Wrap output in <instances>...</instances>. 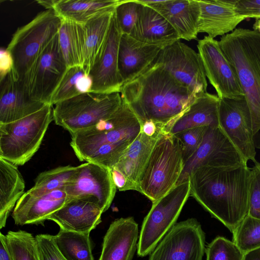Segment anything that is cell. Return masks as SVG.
I'll return each instance as SVG.
<instances>
[{
	"instance_id": "obj_1",
	"label": "cell",
	"mask_w": 260,
	"mask_h": 260,
	"mask_svg": "<svg viewBox=\"0 0 260 260\" xmlns=\"http://www.w3.org/2000/svg\"><path fill=\"white\" fill-rule=\"evenodd\" d=\"M252 178L247 165L202 166L189 177L190 195L233 233L248 214Z\"/></svg>"
},
{
	"instance_id": "obj_2",
	"label": "cell",
	"mask_w": 260,
	"mask_h": 260,
	"mask_svg": "<svg viewBox=\"0 0 260 260\" xmlns=\"http://www.w3.org/2000/svg\"><path fill=\"white\" fill-rule=\"evenodd\" d=\"M120 93L141 125L152 120L166 134L198 95L155 62L135 79L123 84Z\"/></svg>"
},
{
	"instance_id": "obj_3",
	"label": "cell",
	"mask_w": 260,
	"mask_h": 260,
	"mask_svg": "<svg viewBox=\"0 0 260 260\" xmlns=\"http://www.w3.org/2000/svg\"><path fill=\"white\" fill-rule=\"evenodd\" d=\"M141 126L136 115L122 101L109 118L71 135L70 145L80 161L112 169L140 134Z\"/></svg>"
},
{
	"instance_id": "obj_4",
	"label": "cell",
	"mask_w": 260,
	"mask_h": 260,
	"mask_svg": "<svg viewBox=\"0 0 260 260\" xmlns=\"http://www.w3.org/2000/svg\"><path fill=\"white\" fill-rule=\"evenodd\" d=\"M218 42L238 75L250 112L254 146L260 149V33L236 28Z\"/></svg>"
},
{
	"instance_id": "obj_5",
	"label": "cell",
	"mask_w": 260,
	"mask_h": 260,
	"mask_svg": "<svg viewBox=\"0 0 260 260\" xmlns=\"http://www.w3.org/2000/svg\"><path fill=\"white\" fill-rule=\"evenodd\" d=\"M183 167L178 139L160 133L139 177L138 191L155 202L176 185Z\"/></svg>"
},
{
	"instance_id": "obj_6",
	"label": "cell",
	"mask_w": 260,
	"mask_h": 260,
	"mask_svg": "<svg viewBox=\"0 0 260 260\" xmlns=\"http://www.w3.org/2000/svg\"><path fill=\"white\" fill-rule=\"evenodd\" d=\"M52 106L24 118L0 123V157L18 166L27 162L39 149L51 122Z\"/></svg>"
},
{
	"instance_id": "obj_7",
	"label": "cell",
	"mask_w": 260,
	"mask_h": 260,
	"mask_svg": "<svg viewBox=\"0 0 260 260\" xmlns=\"http://www.w3.org/2000/svg\"><path fill=\"white\" fill-rule=\"evenodd\" d=\"M61 23L53 10H46L13 35L6 48L13 58V71L19 79L24 81L38 57L58 34Z\"/></svg>"
},
{
	"instance_id": "obj_8",
	"label": "cell",
	"mask_w": 260,
	"mask_h": 260,
	"mask_svg": "<svg viewBox=\"0 0 260 260\" xmlns=\"http://www.w3.org/2000/svg\"><path fill=\"white\" fill-rule=\"evenodd\" d=\"M122 102L120 92L84 93L55 104L53 120L72 135L109 118Z\"/></svg>"
},
{
	"instance_id": "obj_9",
	"label": "cell",
	"mask_w": 260,
	"mask_h": 260,
	"mask_svg": "<svg viewBox=\"0 0 260 260\" xmlns=\"http://www.w3.org/2000/svg\"><path fill=\"white\" fill-rule=\"evenodd\" d=\"M189 179L172 188L152 203L144 218L137 246V254L144 257L150 254L173 226L190 196Z\"/></svg>"
},
{
	"instance_id": "obj_10",
	"label": "cell",
	"mask_w": 260,
	"mask_h": 260,
	"mask_svg": "<svg viewBox=\"0 0 260 260\" xmlns=\"http://www.w3.org/2000/svg\"><path fill=\"white\" fill-rule=\"evenodd\" d=\"M67 69L58 33L38 57L24 80L31 99L50 105L52 95Z\"/></svg>"
},
{
	"instance_id": "obj_11",
	"label": "cell",
	"mask_w": 260,
	"mask_h": 260,
	"mask_svg": "<svg viewBox=\"0 0 260 260\" xmlns=\"http://www.w3.org/2000/svg\"><path fill=\"white\" fill-rule=\"evenodd\" d=\"M205 235L195 218L175 223L150 253L149 260H202Z\"/></svg>"
},
{
	"instance_id": "obj_12",
	"label": "cell",
	"mask_w": 260,
	"mask_h": 260,
	"mask_svg": "<svg viewBox=\"0 0 260 260\" xmlns=\"http://www.w3.org/2000/svg\"><path fill=\"white\" fill-rule=\"evenodd\" d=\"M154 62L192 93L207 92V77L199 53L180 40L164 48Z\"/></svg>"
},
{
	"instance_id": "obj_13",
	"label": "cell",
	"mask_w": 260,
	"mask_h": 260,
	"mask_svg": "<svg viewBox=\"0 0 260 260\" xmlns=\"http://www.w3.org/2000/svg\"><path fill=\"white\" fill-rule=\"evenodd\" d=\"M197 48L207 78L219 99L245 98L237 72L221 50L218 41L205 36L198 41Z\"/></svg>"
},
{
	"instance_id": "obj_14",
	"label": "cell",
	"mask_w": 260,
	"mask_h": 260,
	"mask_svg": "<svg viewBox=\"0 0 260 260\" xmlns=\"http://www.w3.org/2000/svg\"><path fill=\"white\" fill-rule=\"evenodd\" d=\"M247 163L219 126L208 127L199 148L185 163L176 185L188 180L191 172L202 166L230 167Z\"/></svg>"
},
{
	"instance_id": "obj_15",
	"label": "cell",
	"mask_w": 260,
	"mask_h": 260,
	"mask_svg": "<svg viewBox=\"0 0 260 260\" xmlns=\"http://www.w3.org/2000/svg\"><path fill=\"white\" fill-rule=\"evenodd\" d=\"M219 126L247 161L257 162L251 117L245 98L220 99Z\"/></svg>"
},
{
	"instance_id": "obj_16",
	"label": "cell",
	"mask_w": 260,
	"mask_h": 260,
	"mask_svg": "<svg viewBox=\"0 0 260 260\" xmlns=\"http://www.w3.org/2000/svg\"><path fill=\"white\" fill-rule=\"evenodd\" d=\"M116 189L111 169L91 162L77 166L73 178L64 188L69 200L87 196L95 197L103 213L110 207Z\"/></svg>"
},
{
	"instance_id": "obj_17",
	"label": "cell",
	"mask_w": 260,
	"mask_h": 260,
	"mask_svg": "<svg viewBox=\"0 0 260 260\" xmlns=\"http://www.w3.org/2000/svg\"><path fill=\"white\" fill-rule=\"evenodd\" d=\"M121 35L114 14L105 44L89 72L92 81L90 92H120L123 84L118 71V49Z\"/></svg>"
},
{
	"instance_id": "obj_18",
	"label": "cell",
	"mask_w": 260,
	"mask_h": 260,
	"mask_svg": "<svg viewBox=\"0 0 260 260\" xmlns=\"http://www.w3.org/2000/svg\"><path fill=\"white\" fill-rule=\"evenodd\" d=\"M103 213L98 200L87 196L69 200L47 219L60 229L78 233H90L102 221Z\"/></svg>"
},
{
	"instance_id": "obj_19",
	"label": "cell",
	"mask_w": 260,
	"mask_h": 260,
	"mask_svg": "<svg viewBox=\"0 0 260 260\" xmlns=\"http://www.w3.org/2000/svg\"><path fill=\"white\" fill-rule=\"evenodd\" d=\"M0 123L24 118L47 105L32 100L24 82L13 71L0 82Z\"/></svg>"
},
{
	"instance_id": "obj_20",
	"label": "cell",
	"mask_w": 260,
	"mask_h": 260,
	"mask_svg": "<svg viewBox=\"0 0 260 260\" xmlns=\"http://www.w3.org/2000/svg\"><path fill=\"white\" fill-rule=\"evenodd\" d=\"M198 32L214 39L234 31L245 19L235 10V0L198 1Z\"/></svg>"
},
{
	"instance_id": "obj_21",
	"label": "cell",
	"mask_w": 260,
	"mask_h": 260,
	"mask_svg": "<svg viewBox=\"0 0 260 260\" xmlns=\"http://www.w3.org/2000/svg\"><path fill=\"white\" fill-rule=\"evenodd\" d=\"M68 200L64 189L37 196L26 191L17 201L12 216L16 224L43 225L47 218Z\"/></svg>"
},
{
	"instance_id": "obj_22",
	"label": "cell",
	"mask_w": 260,
	"mask_h": 260,
	"mask_svg": "<svg viewBox=\"0 0 260 260\" xmlns=\"http://www.w3.org/2000/svg\"><path fill=\"white\" fill-rule=\"evenodd\" d=\"M162 49L122 34L118 49V71L123 84L132 81L146 71L154 62Z\"/></svg>"
},
{
	"instance_id": "obj_23",
	"label": "cell",
	"mask_w": 260,
	"mask_h": 260,
	"mask_svg": "<svg viewBox=\"0 0 260 260\" xmlns=\"http://www.w3.org/2000/svg\"><path fill=\"white\" fill-rule=\"evenodd\" d=\"M138 239V224L133 217L115 219L104 237L99 260H132Z\"/></svg>"
},
{
	"instance_id": "obj_24",
	"label": "cell",
	"mask_w": 260,
	"mask_h": 260,
	"mask_svg": "<svg viewBox=\"0 0 260 260\" xmlns=\"http://www.w3.org/2000/svg\"><path fill=\"white\" fill-rule=\"evenodd\" d=\"M129 36L142 43L162 49L180 40L174 28L161 14L141 4L137 20Z\"/></svg>"
},
{
	"instance_id": "obj_25",
	"label": "cell",
	"mask_w": 260,
	"mask_h": 260,
	"mask_svg": "<svg viewBox=\"0 0 260 260\" xmlns=\"http://www.w3.org/2000/svg\"><path fill=\"white\" fill-rule=\"evenodd\" d=\"M161 14L171 25L180 39L188 41L197 39L200 7L197 0H163L146 5Z\"/></svg>"
},
{
	"instance_id": "obj_26",
	"label": "cell",
	"mask_w": 260,
	"mask_h": 260,
	"mask_svg": "<svg viewBox=\"0 0 260 260\" xmlns=\"http://www.w3.org/2000/svg\"><path fill=\"white\" fill-rule=\"evenodd\" d=\"M219 98L208 92L198 94L192 104L176 120L169 133L175 135L186 129L219 126Z\"/></svg>"
},
{
	"instance_id": "obj_27",
	"label": "cell",
	"mask_w": 260,
	"mask_h": 260,
	"mask_svg": "<svg viewBox=\"0 0 260 260\" xmlns=\"http://www.w3.org/2000/svg\"><path fill=\"white\" fill-rule=\"evenodd\" d=\"M119 0H49L37 3L53 10L61 20L83 24L98 15L115 8Z\"/></svg>"
},
{
	"instance_id": "obj_28",
	"label": "cell",
	"mask_w": 260,
	"mask_h": 260,
	"mask_svg": "<svg viewBox=\"0 0 260 260\" xmlns=\"http://www.w3.org/2000/svg\"><path fill=\"white\" fill-rule=\"evenodd\" d=\"M115 7L81 24L83 42V67L88 74H89L91 69L105 44Z\"/></svg>"
},
{
	"instance_id": "obj_29",
	"label": "cell",
	"mask_w": 260,
	"mask_h": 260,
	"mask_svg": "<svg viewBox=\"0 0 260 260\" xmlns=\"http://www.w3.org/2000/svg\"><path fill=\"white\" fill-rule=\"evenodd\" d=\"M160 134L149 137L141 131L115 166L135 186L136 191L140 175Z\"/></svg>"
},
{
	"instance_id": "obj_30",
	"label": "cell",
	"mask_w": 260,
	"mask_h": 260,
	"mask_svg": "<svg viewBox=\"0 0 260 260\" xmlns=\"http://www.w3.org/2000/svg\"><path fill=\"white\" fill-rule=\"evenodd\" d=\"M25 182L17 166L0 157V229L24 193Z\"/></svg>"
},
{
	"instance_id": "obj_31",
	"label": "cell",
	"mask_w": 260,
	"mask_h": 260,
	"mask_svg": "<svg viewBox=\"0 0 260 260\" xmlns=\"http://www.w3.org/2000/svg\"><path fill=\"white\" fill-rule=\"evenodd\" d=\"M60 48L68 68L83 66L81 24L61 20L58 31Z\"/></svg>"
},
{
	"instance_id": "obj_32",
	"label": "cell",
	"mask_w": 260,
	"mask_h": 260,
	"mask_svg": "<svg viewBox=\"0 0 260 260\" xmlns=\"http://www.w3.org/2000/svg\"><path fill=\"white\" fill-rule=\"evenodd\" d=\"M90 233H78L60 229L53 236L54 242L67 260H94Z\"/></svg>"
},
{
	"instance_id": "obj_33",
	"label": "cell",
	"mask_w": 260,
	"mask_h": 260,
	"mask_svg": "<svg viewBox=\"0 0 260 260\" xmlns=\"http://www.w3.org/2000/svg\"><path fill=\"white\" fill-rule=\"evenodd\" d=\"M92 81L82 66L68 68L61 82L53 93L50 105L91 91Z\"/></svg>"
},
{
	"instance_id": "obj_34",
	"label": "cell",
	"mask_w": 260,
	"mask_h": 260,
	"mask_svg": "<svg viewBox=\"0 0 260 260\" xmlns=\"http://www.w3.org/2000/svg\"><path fill=\"white\" fill-rule=\"evenodd\" d=\"M77 167H59L40 173L35 185L27 191L33 196H41L57 189H64L72 180Z\"/></svg>"
},
{
	"instance_id": "obj_35",
	"label": "cell",
	"mask_w": 260,
	"mask_h": 260,
	"mask_svg": "<svg viewBox=\"0 0 260 260\" xmlns=\"http://www.w3.org/2000/svg\"><path fill=\"white\" fill-rule=\"evenodd\" d=\"M8 248L14 260H42L35 237L23 230L6 235Z\"/></svg>"
},
{
	"instance_id": "obj_36",
	"label": "cell",
	"mask_w": 260,
	"mask_h": 260,
	"mask_svg": "<svg viewBox=\"0 0 260 260\" xmlns=\"http://www.w3.org/2000/svg\"><path fill=\"white\" fill-rule=\"evenodd\" d=\"M232 233L233 242L244 253L260 247V219L247 215Z\"/></svg>"
},
{
	"instance_id": "obj_37",
	"label": "cell",
	"mask_w": 260,
	"mask_h": 260,
	"mask_svg": "<svg viewBox=\"0 0 260 260\" xmlns=\"http://www.w3.org/2000/svg\"><path fill=\"white\" fill-rule=\"evenodd\" d=\"M205 252L206 260H243L244 254L233 241L221 236L209 243Z\"/></svg>"
},
{
	"instance_id": "obj_38",
	"label": "cell",
	"mask_w": 260,
	"mask_h": 260,
	"mask_svg": "<svg viewBox=\"0 0 260 260\" xmlns=\"http://www.w3.org/2000/svg\"><path fill=\"white\" fill-rule=\"evenodd\" d=\"M140 4L135 1H120L115 9L114 16L122 34L129 35L138 19Z\"/></svg>"
},
{
	"instance_id": "obj_39",
	"label": "cell",
	"mask_w": 260,
	"mask_h": 260,
	"mask_svg": "<svg viewBox=\"0 0 260 260\" xmlns=\"http://www.w3.org/2000/svg\"><path fill=\"white\" fill-rule=\"evenodd\" d=\"M208 127L192 128L174 135L179 141L184 165L199 148Z\"/></svg>"
},
{
	"instance_id": "obj_40",
	"label": "cell",
	"mask_w": 260,
	"mask_h": 260,
	"mask_svg": "<svg viewBox=\"0 0 260 260\" xmlns=\"http://www.w3.org/2000/svg\"><path fill=\"white\" fill-rule=\"evenodd\" d=\"M35 238L42 260H67L58 249L53 235L39 234Z\"/></svg>"
},
{
	"instance_id": "obj_41",
	"label": "cell",
	"mask_w": 260,
	"mask_h": 260,
	"mask_svg": "<svg viewBox=\"0 0 260 260\" xmlns=\"http://www.w3.org/2000/svg\"><path fill=\"white\" fill-rule=\"evenodd\" d=\"M253 178L248 215L260 219V163L252 168Z\"/></svg>"
},
{
	"instance_id": "obj_42",
	"label": "cell",
	"mask_w": 260,
	"mask_h": 260,
	"mask_svg": "<svg viewBox=\"0 0 260 260\" xmlns=\"http://www.w3.org/2000/svg\"><path fill=\"white\" fill-rule=\"evenodd\" d=\"M236 12L245 20L260 19V0H235Z\"/></svg>"
},
{
	"instance_id": "obj_43",
	"label": "cell",
	"mask_w": 260,
	"mask_h": 260,
	"mask_svg": "<svg viewBox=\"0 0 260 260\" xmlns=\"http://www.w3.org/2000/svg\"><path fill=\"white\" fill-rule=\"evenodd\" d=\"M14 69V60L7 48L0 49V82L4 80Z\"/></svg>"
},
{
	"instance_id": "obj_44",
	"label": "cell",
	"mask_w": 260,
	"mask_h": 260,
	"mask_svg": "<svg viewBox=\"0 0 260 260\" xmlns=\"http://www.w3.org/2000/svg\"><path fill=\"white\" fill-rule=\"evenodd\" d=\"M110 169L113 182L117 189L120 191L136 190L135 186L115 167Z\"/></svg>"
},
{
	"instance_id": "obj_45",
	"label": "cell",
	"mask_w": 260,
	"mask_h": 260,
	"mask_svg": "<svg viewBox=\"0 0 260 260\" xmlns=\"http://www.w3.org/2000/svg\"><path fill=\"white\" fill-rule=\"evenodd\" d=\"M0 260H14L8 248L6 235L0 233Z\"/></svg>"
},
{
	"instance_id": "obj_46",
	"label": "cell",
	"mask_w": 260,
	"mask_h": 260,
	"mask_svg": "<svg viewBox=\"0 0 260 260\" xmlns=\"http://www.w3.org/2000/svg\"><path fill=\"white\" fill-rule=\"evenodd\" d=\"M141 131L149 137L154 136L161 133L156 124L152 120L144 122L142 125Z\"/></svg>"
},
{
	"instance_id": "obj_47",
	"label": "cell",
	"mask_w": 260,
	"mask_h": 260,
	"mask_svg": "<svg viewBox=\"0 0 260 260\" xmlns=\"http://www.w3.org/2000/svg\"><path fill=\"white\" fill-rule=\"evenodd\" d=\"M243 260H260V247L244 253Z\"/></svg>"
},
{
	"instance_id": "obj_48",
	"label": "cell",
	"mask_w": 260,
	"mask_h": 260,
	"mask_svg": "<svg viewBox=\"0 0 260 260\" xmlns=\"http://www.w3.org/2000/svg\"><path fill=\"white\" fill-rule=\"evenodd\" d=\"M252 30L260 33V19H256L252 26Z\"/></svg>"
}]
</instances>
